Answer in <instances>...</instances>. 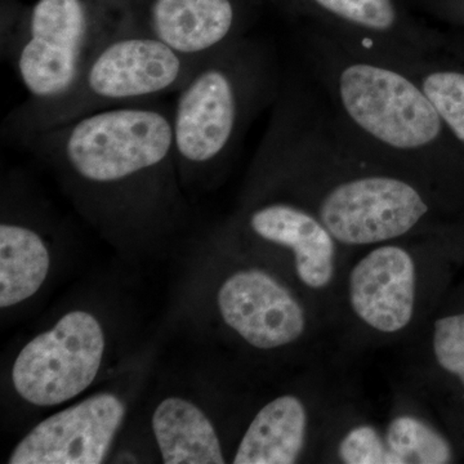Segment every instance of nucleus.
Wrapping results in <instances>:
<instances>
[{"label": "nucleus", "mask_w": 464, "mask_h": 464, "mask_svg": "<svg viewBox=\"0 0 464 464\" xmlns=\"http://www.w3.org/2000/svg\"><path fill=\"white\" fill-rule=\"evenodd\" d=\"M125 406L99 393L51 415L21 440L9 464H99L123 423Z\"/></svg>", "instance_id": "7"}, {"label": "nucleus", "mask_w": 464, "mask_h": 464, "mask_svg": "<svg viewBox=\"0 0 464 464\" xmlns=\"http://www.w3.org/2000/svg\"><path fill=\"white\" fill-rule=\"evenodd\" d=\"M280 90L275 54L262 42L244 35L204 58L172 105L179 176L222 166Z\"/></svg>", "instance_id": "2"}, {"label": "nucleus", "mask_w": 464, "mask_h": 464, "mask_svg": "<svg viewBox=\"0 0 464 464\" xmlns=\"http://www.w3.org/2000/svg\"><path fill=\"white\" fill-rule=\"evenodd\" d=\"M246 226L257 239L292 250L299 279L310 288L332 282L337 240L306 207L288 199L262 200L246 213Z\"/></svg>", "instance_id": "11"}, {"label": "nucleus", "mask_w": 464, "mask_h": 464, "mask_svg": "<svg viewBox=\"0 0 464 464\" xmlns=\"http://www.w3.org/2000/svg\"><path fill=\"white\" fill-rule=\"evenodd\" d=\"M21 145L76 186L103 197L128 195L132 188L159 195L179 176L172 106L157 101L102 110Z\"/></svg>", "instance_id": "1"}, {"label": "nucleus", "mask_w": 464, "mask_h": 464, "mask_svg": "<svg viewBox=\"0 0 464 464\" xmlns=\"http://www.w3.org/2000/svg\"><path fill=\"white\" fill-rule=\"evenodd\" d=\"M307 414L295 396H280L262 408L241 439L235 464H292L306 441Z\"/></svg>", "instance_id": "12"}, {"label": "nucleus", "mask_w": 464, "mask_h": 464, "mask_svg": "<svg viewBox=\"0 0 464 464\" xmlns=\"http://www.w3.org/2000/svg\"><path fill=\"white\" fill-rule=\"evenodd\" d=\"M439 53L398 63L420 84L451 136L464 148V69ZM391 65V63H390Z\"/></svg>", "instance_id": "15"}, {"label": "nucleus", "mask_w": 464, "mask_h": 464, "mask_svg": "<svg viewBox=\"0 0 464 464\" xmlns=\"http://www.w3.org/2000/svg\"><path fill=\"white\" fill-rule=\"evenodd\" d=\"M110 20L90 0H38L25 25L7 43V53L30 102L63 96L91 57L127 23Z\"/></svg>", "instance_id": "4"}, {"label": "nucleus", "mask_w": 464, "mask_h": 464, "mask_svg": "<svg viewBox=\"0 0 464 464\" xmlns=\"http://www.w3.org/2000/svg\"><path fill=\"white\" fill-rule=\"evenodd\" d=\"M386 441L399 464H445L451 460L447 440L415 418L393 420Z\"/></svg>", "instance_id": "16"}, {"label": "nucleus", "mask_w": 464, "mask_h": 464, "mask_svg": "<svg viewBox=\"0 0 464 464\" xmlns=\"http://www.w3.org/2000/svg\"><path fill=\"white\" fill-rule=\"evenodd\" d=\"M217 304L232 331L259 350L293 343L306 328V316L297 299L264 271L231 275L219 288Z\"/></svg>", "instance_id": "8"}, {"label": "nucleus", "mask_w": 464, "mask_h": 464, "mask_svg": "<svg viewBox=\"0 0 464 464\" xmlns=\"http://www.w3.org/2000/svg\"><path fill=\"white\" fill-rule=\"evenodd\" d=\"M152 431L166 464L226 462L215 426L188 400L176 396L163 400L152 415Z\"/></svg>", "instance_id": "13"}, {"label": "nucleus", "mask_w": 464, "mask_h": 464, "mask_svg": "<svg viewBox=\"0 0 464 464\" xmlns=\"http://www.w3.org/2000/svg\"><path fill=\"white\" fill-rule=\"evenodd\" d=\"M415 280V265L408 250L398 246H380L351 273V306L375 331H401L413 317Z\"/></svg>", "instance_id": "10"}, {"label": "nucleus", "mask_w": 464, "mask_h": 464, "mask_svg": "<svg viewBox=\"0 0 464 464\" xmlns=\"http://www.w3.org/2000/svg\"><path fill=\"white\" fill-rule=\"evenodd\" d=\"M51 256L38 231L16 222L0 225V307L33 297L45 282Z\"/></svg>", "instance_id": "14"}, {"label": "nucleus", "mask_w": 464, "mask_h": 464, "mask_svg": "<svg viewBox=\"0 0 464 464\" xmlns=\"http://www.w3.org/2000/svg\"><path fill=\"white\" fill-rule=\"evenodd\" d=\"M433 351L440 366L458 375L464 384V314L436 322Z\"/></svg>", "instance_id": "17"}, {"label": "nucleus", "mask_w": 464, "mask_h": 464, "mask_svg": "<svg viewBox=\"0 0 464 464\" xmlns=\"http://www.w3.org/2000/svg\"><path fill=\"white\" fill-rule=\"evenodd\" d=\"M105 346L99 320L72 311L20 351L12 368L14 390L32 405L63 404L96 380Z\"/></svg>", "instance_id": "6"}, {"label": "nucleus", "mask_w": 464, "mask_h": 464, "mask_svg": "<svg viewBox=\"0 0 464 464\" xmlns=\"http://www.w3.org/2000/svg\"><path fill=\"white\" fill-rule=\"evenodd\" d=\"M340 457L347 464H399L373 427H356L340 445Z\"/></svg>", "instance_id": "18"}, {"label": "nucleus", "mask_w": 464, "mask_h": 464, "mask_svg": "<svg viewBox=\"0 0 464 464\" xmlns=\"http://www.w3.org/2000/svg\"><path fill=\"white\" fill-rule=\"evenodd\" d=\"M347 50L398 65L439 53L441 36L401 0H275Z\"/></svg>", "instance_id": "5"}, {"label": "nucleus", "mask_w": 464, "mask_h": 464, "mask_svg": "<svg viewBox=\"0 0 464 464\" xmlns=\"http://www.w3.org/2000/svg\"><path fill=\"white\" fill-rule=\"evenodd\" d=\"M239 0H149L146 16L132 23L188 57H207L244 36Z\"/></svg>", "instance_id": "9"}, {"label": "nucleus", "mask_w": 464, "mask_h": 464, "mask_svg": "<svg viewBox=\"0 0 464 464\" xmlns=\"http://www.w3.org/2000/svg\"><path fill=\"white\" fill-rule=\"evenodd\" d=\"M204 58L173 51L139 29L128 16L63 96L45 102L25 101L17 106L5 119V136L21 143L102 110L176 94Z\"/></svg>", "instance_id": "3"}]
</instances>
